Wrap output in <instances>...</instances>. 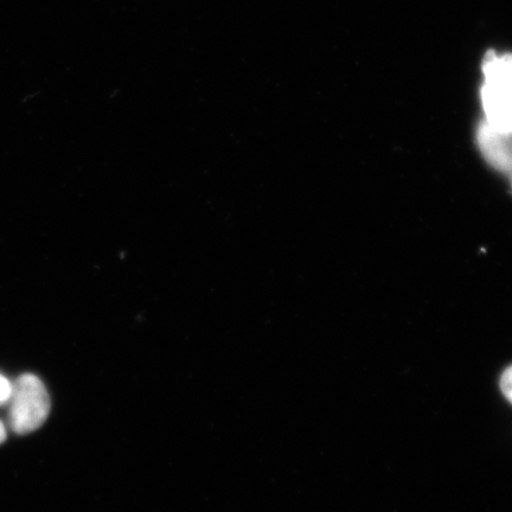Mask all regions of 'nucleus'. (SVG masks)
Wrapping results in <instances>:
<instances>
[{"instance_id": "1", "label": "nucleus", "mask_w": 512, "mask_h": 512, "mask_svg": "<svg viewBox=\"0 0 512 512\" xmlns=\"http://www.w3.org/2000/svg\"><path fill=\"white\" fill-rule=\"evenodd\" d=\"M50 398L44 383L34 374H23L12 384L9 425L17 434H28L48 419Z\"/></svg>"}, {"instance_id": "4", "label": "nucleus", "mask_w": 512, "mask_h": 512, "mask_svg": "<svg viewBox=\"0 0 512 512\" xmlns=\"http://www.w3.org/2000/svg\"><path fill=\"white\" fill-rule=\"evenodd\" d=\"M12 393V383L0 374V405L9 402Z\"/></svg>"}, {"instance_id": "2", "label": "nucleus", "mask_w": 512, "mask_h": 512, "mask_svg": "<svg viewBox=\"0 0 512 512\" xmlns=\"http://www.w3.org/2000/svg\"><path fill=\"white\" fill-rule=\"evenodd\" d=\"M478 142L491 165L501 171L512 170V134L498 132L485 123L479 128Z\"/></svg>"}, {"instance_id": "3", "label": "nucleus", "mask_w": 512, "mask_h": 512, "mask_svg": "<svg viewBox=\"0 0 512 512\" xmlns=\"http://www.w3.org/2000/svg\"><path fill=\"white\" fill-rule=\"evenodd\" d=\"M502 392L511 403H512V366L504 371L501 380Z\"/></svg>"}, {"instance_id": "5", "label": "nucleus", "mask_w": 512, "mask_h": 512, "mask_svg": "<svg viewBox=\"0 0 512 512\" xmlns=\"http://www.w3.org/2000/svg\"><path fill=\"white\" fill-rule=\"evenodd\" d=\"M6 439V430L2 421H0V444L4 443Z\"/></svg>"}]
</instances>
